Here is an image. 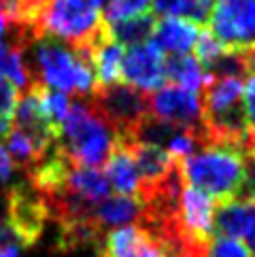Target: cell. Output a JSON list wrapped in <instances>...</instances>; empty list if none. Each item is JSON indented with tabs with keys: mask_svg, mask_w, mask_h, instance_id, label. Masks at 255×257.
<instances>
[{
	"mask_svg": "<svg viewBox=\"0 0 255 257\" xmlns=\"http://www.w3.org/2000/svg\"><path fill=\"white\" fill-rule=\"evenodd\" d=\"M32 85L53 89L60 94H75L79 98L96 91L94 68L85 49L68 47L60 41L36 36L24 47Z\"/></svg>",
	"mask_w": 255,
	"mask_h": 257,
	"instance_id": "obj_1",
	"label": "cell"
},
{
	"mask_svg": "<svg viewBox=\"0 0 255 257\" xmlns=\"http://www.w3.org/2000/svg\"><path fill=\"white\" fill-rule=\"evenodd\" d=\"M117 145V134L92 100L81 98L70 104V111L60 127V149L66 158L83 168L106 164Z\"/></svg>",
	"mask_w": 255,
	"mask_h": 257,
	"instance_id": "obj_2",
	"label": "cell"
},
{
	"mask_svg": "<svg viewBox=\"0 0 255 257\" xmlns=\"http://www.w3.org/2000/svg\"><path fill=\"white\" fill-rule=\"evenodd\" d=\"M183 185L202 191L215 204L240 196L244 179V153L230 147H200L179 162Z\"/></svg>",
	"mask_w": 255,
	"mask_h": 257,
	"instance_id": "obj_3",
	"label": "cell"
},
{
	"mask_svg": "<svg viewBox=\"0 0 255 257\" xmlns=\"http://www.w3.org/2000/svg\"><path fill=\"white\" fill-rule=\"evenodd\" d=\"M104 32L102 11L89 0H47L32 26L34 39L45 36L75 49H89Z\"/></svg>",
	"mask_w": 255,
	"mask_h": 257,
	"instance_id": "obj_4",
	"label": "cell"
},
{
	"mask_svg": "<svg viewBox=\"0 0 255 257\" xmlns=\"http://www.w3.org/2000/svg\"><path fill=\"white\" fill-rule=\"evenodd\" d=\"M208 22L227 51L255 49V0H215Z\"/></svg>",
	"mask_w": 255,
	"mask_h": 257,
	"instance_id": "obj_5",
	"label": "cell"
},
{
	"mask_svg": "<svg viewBox=\"0 0 255 257\" xmlns=\"http://www.w3.org/2000/svg\"><path fill=\"white\" fill-rule=\"evenodd\" d=\"M5 221L15 234L20 246H32L43 236L45 225L49 221V210L43 196L28 181L9 187Z\"/></svg>",
	"mask_w": 255,
	"mask_h": 257,
	"instance_id": "obj_6",
	"label": "cell"
},
{
	"mask_svg": "<svg viewBox=\"0 0 255 257\" xmlns=\"http://www.w3.org/2000/svg\"><path fill=\"white\" fill-rule=\"evenodd\" d=\"M147 94L134 89L130 85L117 83L113 87L96 89L92 94V102L98 106V111L104 115L108 125L117 134V141L130 139L145 117L149 115Z\"/></svg>",
	"mask_w": 255,
	"mask_h": 257,
	"instance_id": "obj_7",
	"label": "cell"
},
{
	"mask_svg": "<svg viewBox=\"0 0 255 257\" xmlns=\"http://www.w3.org/2000/svg\"><path fill=\"white\" fill-rule=\"evenodd\" d=\"M149 115L162 123L191 130L202 141V96L177 85H162L147 98ZM202 147V145H200Z\"/></svg>",
	"mask_w": 255,
	"mask_h": 257,
	"instance_id": "obj_8",
	"label": "cell"
},
{
	"mask_svg": "<svg viewBox=\"0 0 255 257\" xmlns=\"http://www.w3.org/2000/svg\"><path fill=\"white\" fill-rule=\"evenodd\" d=\"M121 83L147 96L158 91L166 83V56L151 41L128 47L123 53Z\"/></svg>",
	"mask_w": 255,
	"mask_h": 257,
	"instance_id": "obj_9",
	"label": "cell"
},
{
	"mask_svg": "<svg viewBox=\"0 0 255 257\" xmlns=\"http://www.w3.org/2000/svg\"><path fill=\"white\" fill-rule=\"evenodd\" d=\"M106 257H168L166 249L141 225L117 227L104 236Z\"/></svg>",
	"mask_w": 255,
	"mask_h": 257,
	"instance_id": "obj_10",
	"label": "cell"
},
{
	"mask_svg": "<svg viewBox=\"0 0 255 257\" xmlns=\"http://www.w3.org/2000/svg\"><path fill=\"white\" fill-rule=\"evenodd\" d=\"M198 32L200 26L183 17H160L153 26L151 43L168 58L187 56L194 49Z\"/></svg>",
	"mask_w": 255,
	"mask_h": 257,
	"instance_id": "obj_11",
	"label": "cell"
},
{
	"mask_svg": "<svg viewBox=\"0 0 255 257\" xmlns=\"http://www.w3.org/2000/svg\"><path fill=\"white\" fill-rule=\"evenodd\" d=\"M87 51L89 62L94 68V79H96V89L113 87L117 83H121V66H123V53L125 47H121L117 41L111 39L106 32L92 45Z\"/></svg>",
	"mask_w": 255,
	"mask_h": 257,
	"instance_id": "obj_12",
	"label": "cell"
},
{
	"mask_svg": "<svg viewBox=\"0 0 255 257\" xmlns=\"http://www.w3.org/2000/svg\"><path fill=\"white\" fill-rule=\"evenodd\" d=\"M104 177L119 196H130L139 200V191H141V174L139 168L132 160L130 151L125 149V145L117 141L115 149L111 153V158L106 160V172Z\"/></svg>",
	"mask_w": 255,
	"mask_h": 257,
	"instance_id": "obj_13",
	"label": "cell"
},
{
	"mask_svg": "<svg viewBox=\"0 0 255 257\" xmlns=\"http://www.w3.org/2000/svg\"><path fill=\"white\" fill-rule=\"evenodd\" d=\"M166 81H170V85L202 94L213 83V75L194 56L187 53V56H177L166 60Z\"/></svg>",
	"mask_w": 255,
	"mask_h": 257,
	"instance_id": "obj_14",
	"label": "cell"
},
{
	"mask_svg": "<svg viewBox=\"0 0 255 257\" xmlns=\"http://www.w3.org/2000/svg\"><path fill=\"white\" fill-rule=\"evenodd\" d=\"M141 202L130 196H108L94 208V223L106 234L108 227H117L130 221H139L141 217Z\"/></svg>",
	"mask_w": 255,
	"mask_h": 257,
	"instance_id": "obj_15",
	"label": "cell"
},
{
	"mask_svg": "<svg viewBox=\"0 0 255 257\" xmlns=\"http://www.w3.org/2000/svg\"><path fill=\"white\" fill-rule=\"evenodd\" d=\"M153 26H156V17L151 13H143V15L130 17V20L115 22L111 26H106V28L111 39L119 43L121 47H134V45H143L151 41Z\"/></svg>",
	"mask_w": 255,
	"mask_h": 257,
	"instance_id": "obj_16",
	"label": "cell"
},
{
	"mask_svg": "<svg viewBox=\"0 0 255 257\" xmlns=\"http://www.w3.org/2000/svg\"><path fill=\"white\" fill-rule=\"evenodd\" d=\"M151 11V0H106L102 7V20L106 26L115 22L130 20Z\"/></svg>",
	"mask_w": 255,
	"mask_h": 257,
	"instance_id": "obj_17",
	"label": "cell"
},
{
	"mask_svg": "<svg viewBox=\"0 0 255 257\" xmlns=\"http://www.w3.org/2000/svg\"><path fill=\"white\" fill-rule=\"evenodd\" d=\"M194 51H196V60L208 70L227 49L219 43V39H217V36L211 30L202 28V30L198 32V39L194 43Z\"/></svg>",
	"mask_w": 255,
	"mask_h": 257,
	"instance_id": "obj_18",
	"label": "cell"
},
{
	"mask_svg": "<svg viewBox=\"0 0 255 257\" xmlns=\"http://www.w3.org/2000/svg\"><path fill=\"white\" fill-rule=\"evenodd\" d=\"M151 7L160 17H183L198 24L196 0H151Z\"/></svg>",
	"mask_w": 255,
	"mask_h": 257,
	"instance_id": "obj_19",
	"label": "cell"
},
{
	"mask_svg": "<svg viewBox=\"0 0 255 257\" xmlns=\"http://www.w3.org/2000/svg\"><path fill=\"white\" fill-rule=\"evenodd\" d=\"M17 100H20V91L9 83L7 79L0 77V139H5V134L11 127Z\"/></svg>",
	"mask_w": 255,
	"mask_h": 257,
	"instance_id": "obj_20",
	"label": "cell"
},
{
	"mask_svg": "<svg viewBox=\"0 0 255 257\" xmlns=\"http://www.w3.org/2000/svg\"><path fill=\"white\" fill-rule=\"evenodd\" d=\"M206 257H251L249 249L236 238H213Z\"/></svg>",
	"mask_w": 255,
	"mask_h": 257,
	"instance_id": "obj_21",
	"label": "cell"
},
{
	"mask_svg": "<svg viewBox=\"0 0 255 257\" xmlns=\"http://www.w3.org/2000/svg\"><path fill=\"white\" fill-rule=\"evenodd\" d=\"M242 115H244V123H247V132H249V141H251V139H255V75H249L244 79Z\"/></svg>",
	"mask_w": 255,
	"mask_h": 257,
	"instance_id": "obj_22",
	"label": "cell"
},
{
	"mask_svg": "<svg viewBox=\"0 0 255 257\" xmlns=\"http://www.w3.org/2000/svg\"><path fill=\"white\" fill-rule=\"evenodd\" d=\"M13 174V162L9 158V153L3 145V139H0V181H9Z\"/></svg>",
	"mask_w": 255,
	"mask_h": 257,
	"instance_id": "obj_23",
	"label": "cell"
},
{
	"mask_svg": "<svg viewBox=\"0 0 255 257\" xmlns=\"http://www.w3.org/2000/svg\"><path fill=\"white\" fill-rule=\"evenodd\" d=\"M244 240H247V246H249V253H253L255 255V213H253V217H251V221H249V225H247V229H244Z\"/></svg>",
	"mask_w": 255,
	"mask_h": 257,
	"instance_id": "obj_24",
	"label": "cell"
},
{
	"mask_svg": "<svg viewBox=\"0 0 255 257\" xmlns=\"http://www.w3.org/2000/svg\"><path fill=\"white\" fill-rule=\"evenodd\" d=\"M0 257H24L20 246L15 244H0Z\"/></svg>",
	"mask_w": 255,
	"mask_h": 257,
	"instance_id": "obj_25",
	"label": "cell"
},
{
	"mask_svg": "<svg viewBox=\"0 0 255 257\" xmlns=\"http://www.w3.org/2000/svg\"><path fill=\"white\" fill-rule=\"evenodd\" d=\"M7 36H9V22H7L5 13H3V9H0V47L5 45Z\"/></svg>",
	"mask_w": 255,
	"mask_h": 257,
	"instance_id": "obj_26",
	"label": "cell"
},
{
	"mask_svg": "<svg viewBox=\"0 0 255 257\" xmlns=\"http://www.w3.org/2000/svg\"><path fill=\"white\" fill-rule=\"evenodd\" d=\"M247 66H249V72H255V49L247 53Z\"/></svg>",
	"mask_w": 255,
	"mask_h": 257,
	"instance_id": "obj_27",
	"label": "cell"
},
{
	"mask_svg": "<svg viewBox=\"0 0 255 257\" xmlns=\"http://www.w3.org/2000/svg\"><path fill=\"white\" fill-rule=\"evenodd\" d=\"M247 153H249V155H253V158H255V141H251V143H249V149H247Z\"/></svg>",
	"mask_w": 255,
	"mask_h": 257,
	"instance_id": "obj_28",
	"label": "cell"
},
{
	"mask_svg": "<svg viewBox=\"0 0 255 257\" xmlns=\"http://www.w3.org/2000/svg\"><path fill=\"white\" fill-rule=\"evenodd\" d=\"M102 257H106V255H102Z\"/></svg>",
	"mask_w": 255,
	"mask_h": 257,
	"instance_id": "obj_29",
	"label": "cell"
},
{
	"mask_svg": "<svg viewBox=\"0 0 255 257\" xmlns=\"http://www.w3.org/2000/svg\"><path fill=\"white\" fill-rule=\"evenodd\" d=\"M0 3H3V0H0Z\"/></svg>",
	"mask_w": 255,
	"mask_h": 257,
	"instance_id": "obj_30",
	"label": "cell"
}]
</instances>
